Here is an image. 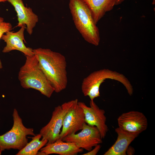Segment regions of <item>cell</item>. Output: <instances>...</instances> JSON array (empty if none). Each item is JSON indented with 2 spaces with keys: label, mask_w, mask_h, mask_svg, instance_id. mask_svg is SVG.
Masks as SVG:
<instances>
[{
  "label": "cell",
  "mask_w": 155,
  "mask_h": 155,
  "mask_svg": "<svg viewBox=\"0 0 155 155\" xmlns=\"http://www.w3.org/2000/svg\"><path fill=\"white\" fill-rule=\"evenodd\" d=\"M77 99L70 101V104L63 121L62 128L59 139L62 140L66 136L81 130L85 121L83 109L78 103Z\"/></svg>",
  "instance_id": "ba28073f"
},
{
  "label": "cell",
  "mask_w": 155,
  "mask_h": 155,
  "mask_svg": "<svg viewBox=\"0 0 155 155\" xmlns=\"http://www.w3.org/2000/svg\"><path fill=\"white\" fill-rule=\"evenodd\" d=\"M69 7L75 26L84 40L93 45H98L99 30L86 3L83 0H70Z\"/></svg>",
  "instance_id": "3957f363"
},
{
  "label": "cell",
  "mask_w": 155,
  "mask_h": 155,
  "mask_svg": "<svg viewBox=\"0 0 155 155\" xmlns=\"http://www.w3.org/2000/svg\"><path fill=\"white\" fill-rule=\"evenodd\" d=\"M119 127L127 132L139 135L148 126L147 118L142 113L132 111L125 113L117 119Z\"/></svg>",
  "instance_id": "9c48e42d"
},
{
  "label": "cell",
  "mask_w": 155,
  "mask_h": 155,
  "mask_svg": "<svg viewBox=\"0 0 155 155\" xmlns=\"http://www.w3.org/2000/svg\"><path fill=\"white\" fill-rule=\"evenodd\" d=\"M70 101L56 107L49 122L40 130L42 139L48 141L47 144L53 143L59 139L65 116L68 111Z\"/></svg>",
  "instance_id": "8992f818"
},
{
  "label": "cell",
  "mask_w": 155,
  "mask_h": 155,
  "mask_svg": "<svg viewBox=\"0 0 155 155\" xmlns=\"http://www.w3.org/2000/svg\"><path fill=\"white\" fill-rule=\"evenodd\" d=\"M115 130L118 135L117 139L113 145L104 155H126V150L129 145L138 135L127 132L119 127Z\"/></svg>",
  "instance_id": "5bb4252c"
},
{
  "label": "cell",
  "mask_w": 155,
  "mask_h": 155,
  "mask_svg": "<svg viewBox=\"0 0 155 155\" xmlns=\"http://www.w3.org/2000/svg\"><path fill=\"white\" fill-rule=\"evenodd\" d=\"M107 79L117 81L125 87L128 94L131 96L133 88L130 82L123 75L116 71L104 69L94 71L84 79L81 90L84 96H88L90 100L100 96V87L101 84Z\"/></svg>",
  "instance_id": "277c9868"
},
{
  "label": "cell",
  "mask_w": 155,
  "mask_h": 155,
  "mask_svg": "<svg viewBox=\"0 0 155 155\" xmlns=\"http://www.w3.org/2000/svg\"><path fill=\"white\" fill-rule=\"evenodd\" d=\"M32 140L16 154V155H36L39 150L44 146L47 143L46 140L40 139L42 136L40 133L31 137Z\"/></svg>",
  "instance_id": "2e32d148"
},
{
  "label": "cell",
  "mask_w": 155,
  "mask_h": 155,
  "mask_svg": "<svg viewBox=\"0 0 155 155\" xmlns=\"http://www.w3.org/2000/svg\"><path fill=\"white\" fill-rule=\"evenodd\" d=\"M33 52L41 69L55 92L59 93L65 89L68 82L65 57L48 49L39 48L33 49Z\"/></svg>",
  "instance_id": "6da1fadb"
},
{
  "label": "cell",
  "mask_w": 155,
  "mask_h": 155,
  "mask_svg": "<svg viewBox=\"0 0 155 155\" xmlns=\"http://www.w3.org/2000/svg\"><path fill=\"white\" fill-rule=\"evenodd\" d=\"M90 8L94 21L96 24L107 12L115 6L119 5L125 0H83Z\"/></svg>",
  "instance_id": "9a60e30c"
},
{
  "label": "cell",
  "mask_w": 155,
  "mask_h": 155,
  "mask_svg": "<svg viewBox=\"0 0 155 155\" xmlns=\"http://www.w3.org/2000/svg\"><path fill=\"white\" fill-rule=\"evenodd\" d=\"M6 1V0H0V3L5 2Z\"/></svg>",
  "instance_id": "44dd1931"
},
{
  "label": "cell",
  "mask_w": 155,
  "mask_h": 155,
  "mask_svg": "<svg viewBox=\"0 0 155 155\" xmlns=\"http://www.w3.org/2000/svg\"><path fill=\"white\" fill-rule=\"evenodd\" d=\"M20 28L17 32L9 31L2 36L1 39L6 44L2 52L6 53L12 51L17 50L23 53L26 56H32L34 55L33 49L26 47L24 44V42H26L24 36L26 26H23Z\"/></svg>",
  "instance_id": "8fae6325"
},
{
  "label": "cell",
  "mask_w": 155,
  "mask_h": 155,
  "mask_svg": "<svg viewBox=\"0 0 155 155\" xmlns=\"http://www.w3.org/2000/svg\"><path fill=\"white\" fill-rule=\"evenodd\" d=\"M82 149L78 147L74 143L58 139L55 142L46 144L40 149L37 154L48 155L57 154L60 155H76L82 152Z\"/></svg>",
  "instance_id": "4fadbf2b"
},
{
  "label": "cell",
  "mask_w": 155,
  "mask_h": 155,
  "mask_svg": "<svg viewBox=\"0 0 155 155\" xmlns=\"http://www.w3.org/2000/svg\"><path fill=\"white\" fill-rule=\"evenodd\" d=\"M3 68V65L1 61L0 58V71Z\"/></svg>",
  "instance_id": "ffe728a7"
},
{
  "label": "cell",
  "mask_w": 155,
  "mask_h": 155,
  "mask_svg": "<svg viewBox=\"0 0 155 155\" xmlns=\"http://www.w3.org/2000/svg\"><path fill=\"white\" fill-rule=\"evenodd\" d=\"M100 148V144H98L94 147L93 149H92L88 152L82 155H96L98 152Z\"/></svg>",
  "instance_id": "ac0fdd59"
},
{
  "label": "cell",
  "mask_w": 155,
  "mask_h": 155,
  "mask_svg": "<svg viewBox=\"0 0 155 155\" xmlns=\"http://www.w3.org/2000/svg\"><path fill=\"white\" fill-rule=\"evenodd\" d=\"M81 131L78 133H73L64 137L62 140L74 143L79 148L88 151L93 147L102 143V137L97 128L85 123Z\"/></svg>",
  "instance_id": "52a82bcc"
},
{
  "label": "cell",
  "mask_w": 155,
  "mask_h": 155,
  "mask_svg": "<svg viewBox=\"0 0 155 155\" xmlns=\"http://www.w3.org/2000/svg\"><path fill=\"white\" fill-rule=\"evenodd\" d=\"M78 103L83 110L85 122L89 125L96 127L99 130L102 138H104L108 130L106 124L104 111L100 109L94 101L90 100V106H87L84 102H78Z\"/></svg>",
  "instance_id": "30bf717a"
},
{
  "label": "cell",
  "mask_w": 155,
  "mask_h": 155,
  "mask_svg": "<svg viewBox=\"0 0 155 155\" xmlns=\"http://www.w3.org/2000/svg\"><path fill=\"white\" fill-rule=\"evenodd\" d=\"M12 116L13 123L12 128L0 135V155L5 150H21L28 143L27 136L35 135L33 128H27L24 125L22 119L16 108L14 109Z\"/></svg>",
  "instance_id": "5b68a950"
},
{
  "label": "cell",
  "mask_w": 155,
  "mask_h": 155,
  "mask_svg": "<svg viewBox=\"0 0 155 155\" xmlns=\"http://www.w3.org/2000/svg\"><path fill=\"white\" fill-rule=\"evenodd\" d=\"M24 64L20 68L18 78L21 86L26 89H33L50 98L54 89L41 69L36 56H26Z\"/></svg>",
  "instance_id": "7a4b0ae2"
},
{
  "label": "cell",
  "mask_w": 155,
  "mask_h": 155,
  "mask_svg": "<svg viewBox=\"0 0 155 155\" xmlns=\"http://www.w3.org/2000/svg\"><path fill=\"white\" fill-rule=\"evenodd\" d=\"M12 29L11 24L9 22H5L3 18L0 17V40L4 34L11 30Z\"/></svg>",
  "instance_id": "e0dca14e"
},
{
  "label": "cell",
  "mask_w": 155,
  "mask_h": 155,
  "mask_svg": "<svg viewBox=\"0 0 155 155\" xmlns=\"http://www.w3.org/2000/svg\"><path fill=\"white\" fill-rule=\"evenodd\" d=\"M134 152L135 151L133 148L129 146L127 148L126 152V154L128 155H132L134 154Z\"/></svg>",
  "instance_id": "d6986e66"
},
{
  "label": "cell",
  "mask_w": 155,
  "mask_h": 155,
  "mask_svg": "<svg viewBox=\"0 0 155 155\" xmlns=\"http://www.w3.org/2000/svg\"><path fill=\"white\" fill-rule=\"evenodd\" d=\"M14 7L16 12L18 23L16 27H21L26 25L28 33L31 35L33 28L38 22V16L32 9L25 6L22 0H6Z\"/></svg>",
  "instance_id": "7c38bea8"
}]
</instances>
